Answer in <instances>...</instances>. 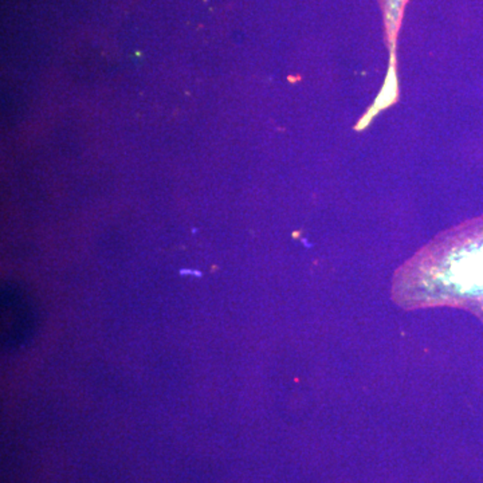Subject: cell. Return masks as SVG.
<instances>
[{"instance_id": "obj_1", "label": "cell", "mask_w": 483, "mask_h": 483, "mask_svg": "<svg viewBox=\"0 0 483 483\" xmlns=\"http://www.w3.org/2000/svg\"><path fill=\"white\" fill-rule=\"evenodd\" d=\"M393 299L407 309L459 306L483 318V216L443 232L404 263Z\"/></svg>"}, {"instance_id": "obj_2", "label": "cell", "mask_w": 483, "mask_h": 483, "mask_svg": "<svg viewBox=\"0 0 483 483\" xmlns=\"http://www.w3.org/2000/svg\"><path fill=\"white\" fill-rule=\"evenodd\" d=\"M180 274H193V275H198V276L202 275V272L200 271H193V270H181Z\"/></svg>"}]
</instances>
